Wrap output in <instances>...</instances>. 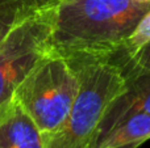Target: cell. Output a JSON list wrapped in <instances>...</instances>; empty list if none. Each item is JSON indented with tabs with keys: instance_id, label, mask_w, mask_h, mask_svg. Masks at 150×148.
<instances>
[{
	"instance_id": "cell-1",
	"label": "cell",
	"mask_w": 150,
	"mask_h": 148,
	"mask_svg": "<svg viewBox=\"0 0 150 148\" xmlns=\"http://www.w3.org/2000/svg\"><path fill=\"white\" fill-rule=\"evenodd\" d=\"M149 10L150 3L136 0H61L53 8V52L69 60L113 58Z\"/></svg>"
},
{
	"instance_id": "cell-2",
	"label": "cell",
	"mask_w": 150,
	"mask_h": 148,
	"mask_svg": "<svg viewBox=\"0 0 150 148\" xmlns=\"http://www.w3.org/2000/svg\"><path fill=\"white\" fill-rule=\"evenodd\" d=\"M79 89L59 130L44 136V148H93L108 108L127 89L122 68L112 58L70 60Z\"/></svg>"
},
{
	"instance_id": "cell-3",
	"label": "cell",
	"mask_w": 150,
	"mask_h": 148,
	"mask_svg": "<svg viewBox=\"0 0 150 148\" xmlns=\"http://www.w3.org/2000/svg\"><path fill=\"white\" fill-rule=\"evenodd\" d=\"M79 89L78 72L69 59L50 52L29 72L13 101L33 119L44 136L59 130Z\"/></svg>"
},
{
	"instance_id": "cell-4",
	"label": "cell",
	"mask_w": 150,
	"mask_h": 148,
	"mask_svg": "<svg viewBox=\"0 0 150 148\" xmlns=\"http://www.w3.org/2000/svg\"><path fill=\"white\" fill-rule=\"evenodd\" d=\"M53 8L18 25L0 45V115L11 106L29 72L53 52Z\"/></svg>"
},
{
	"instance_id": "cell-5",
	"label": "cell",
	"mask_w": 150,
	"mask_h": 148,
	"mask_svg": "<svg viewBox=\"0 0 150 148\" xmlns=\"http://www.w3.org/2000/svg\"><path fill=\"white\" fill-rule=\"evenodd\" d=\"M122 68L127 89L108 108L100 125L95 147L124 118L136 112L150 114V71L138 68ZM93 147V148H95Z\"/></svg>"
},
{
	"instance_id": "cell-6",
	"label": "cell",
	"mask_w": 150,
	"mask_h": 148,
	"mask_svg": "<svg viewBox=\"0 0 150 148\" xmlns=\"http://www.w3.org/2000/svg\"><path fill=\"white\" fill-rule=\"evenodd\" d=\"M0 148H44V135L15 101L0 115Z\"/></svg>"
},
{
	"instance_id": "cell-7",
	"label": "cell",
	"mask_w": 150,
	"mask_h": 148,
	"mask_svg": "<svg viewBox=\"0 0 150 148\" xmlns=\"http://www.w3.org/2000/svg\"><path fill=\"white\" fill-rule=\"evenodd\" d=\"M150 139V114L136 112L120 121L95 148H138Z\"/></svg>"
},
{
	"instance_id": "cell-8",
	"label": "cell",
	"mask_w": 150,
	"mask_h": 148,
	"mask_svg": "<svg viewBox=\"0 0 150 148\" xmlns=\"http://www.w3.org/2000/svg\"><path fill=\"white\" fill-rule=\"evenodd\" d=\"M61 0H0V45L18 25Z\"/></svg>"
},
{
	"instance_id": "cell-9",
	"label": "cell",
	"mask_w": 150,
	"mask_h": 148,
	"mask_svg": "<svg viewBox=\"0 0 150 148\" xmlns=\"http://www.w3.org/2000/svg\"><path fill=\"white\" fill-rule=\"evenodd\" d=\"M149 42H150V10L141 18V21L136 26L133 33L125 41L124 46H122L121 51L119 54H121V58L124 60L129 59Z\"/></svg>"
},
{
	"instance_id": "cell-10",
	"label": "cell",
	"mask_w": 150,
	"mask_h": 148,
	"mask_svg": "<svg viewBox=\"0 0 150 148\" xmlns=\"http://www.w3.org/2000/svg\"><path fill=\"white\" fill-rule=\"evenodd\" d=\"M119 64L125 68H138V70L150 71V42L146 43L141 50H138L132 58L125 59L124 62L119 63Z\"/></svg>"
},
{
	"instance_id": "cell-11",
	"label": "cell",
	"mask_w": 150,
	"mask_h": 148,
	"mask_svg": "<svg viewBox=\"0 0 150 148\" xmlns=\"http://www.w3.org/2000/svg\"><path fill=\"white\" fill-rule=\"evenodd\" d=\"M136 1H140V3H150V0H136Z\"/></svg>"
}]
</instances>
